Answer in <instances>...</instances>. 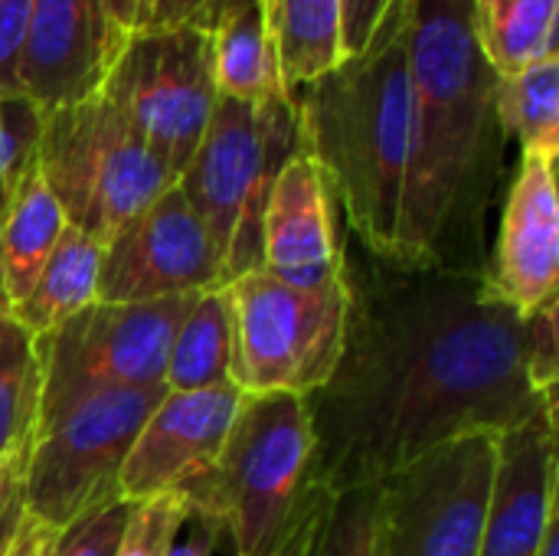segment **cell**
Wrapping results in <instances>:
<instances>
[{"label":"cell","instance_id":"6da1fadb","mask_svg":"<svg viewBox=\"0 0 559 556\" xmlns=\"http://www.w3.org/2000/svg\"><path fill=\"white\" fill-rule=\"evenodd\" d=\"M344 344L305 397L328 495L380 485L429 449L514 429L557 393L531 377V318L488 298L481 272L416 269L344 242Z\"/></svg>","mask_w":559,"mask_h":556},{"label":"cell","instance_id":"7a4b0ae2","mask_svg":"<svg viewBox=\"0 0 559 556\" xmlns=\"http://www.w3.org/2000/svg\"><path fill=\"white\" fill-rule=\"evenodd\" d=\"M508 134L472 0H409V151L393 262L485 272Z\"/></svg>","mask_w":559,"mask_h":556},{"label":"cell","instance_id":"3957f363","mask_svg":"<svg viewBox=\"0 0 559 556\" xmlns=\"http://www.w3.org/2000/svg\"><path fill=\"white\" fill-rule=\"evenodd\" d=\"M301 151L324 170L357 246L393 259L409 151V0L360 56L292 92Z\"/></svg>","mask_w":559,"mask_h":556},{"label":"cell","instance_id":"277c9868","mask_svg":"<svg viewBox=\"0 0 559 556\" xmlns=\"http://www.w3.org/2000/svg\"><path fill=\"white\" fill-rule=\"evenodd\" d=\"M177 495L219 524L236 556H298L328 492L305 397H242L213 465Z\"/></svg>","mask_w":559,"mask_h":556},{"label":"cell","instance_id":"5b68a950","mask_svg":"<svg viewBox=\"0 0 559 556\" xmlns=\"http://www.w3.org/2000/svg\"><path fill=\"white\" fill-rule=\"evenodd\" d=\"M301 151L292 95L259 105L219 98L177 187L200 216L223 282L262 269V216L282 164Z\"/></svg>","mask_w":559,"mask_h":556},{"label":"cell","instance_id":"8992f818","mask_svg":"<svg viewBox=\"0 0 559 556\" xmlns=\"http://www.w3.org/2000/svg\"><path fill=\"white\" fill-rule=\"evenodd\" d=\"M36 170L69 226L98 246L177 184V174L102 92L43 111Z\"/></svg>","mask_w":559,"mask_h":556},{"label":"cell","instance_id":"52a82bcc","mask_svg":"<svg viewBox=\"0 0 559 556\" xmlns=\"http://www.w3.org/2000/svg\"><path fill=\"white\" fill-rule=\"evenodd\" d=\"M167 387L98 390L39 419L23 472V511L62 534L95 508L118 501V472Z\"/></svg>","mask_w":559,"mask_h":556},{"label":"cell","instance_id":"ba28073f","mask_svg":"<svg viewBox=\"0 0 559 556\" xmlns=\"http://www.w3.org/2000/svg\"><path fill=\"white\" fill-rule=\"evenodd\" d=\"M233 311L229 380L242 397H311L337 367L350 292H301L255 269L226 282Z\"/></svg>","mask_w":559,"mask_h":556},{"label":"cell","instance_id":"9c48e42d","mask_svg":"<svg viewBox=\"0 0 559 556\" xmlns=\"http://www.w3.org/2000/svg\"><path fill=\"white\" fill-rule=\"evenodd\" d=\"M98 92L180 180L219 102L210 29L180 23L121 36Z\"/></svg>","mask_w":559,"mask_h":556},{"label":"cell","instance_id":"30bf717a","mask_svg":"<svg viewBox=\"0 0 559 556\" xmlns=\"http://www.w3.org/2000/svg\"><path fill=\"white\" fill-rule=\"evenodd\" d=\"M193 295L157 301H92L56 331L36 338L43 370V410L98 393L160 387L170 341Z\"/></svg>","mask_w":559,"mask_h":556},{"label":"cell","instance_id":"8fae6325","mask_svg":"<svg viewBox=\"0 0 559 556\" xmlns=\"http://www.w3.org/2000/svg\"><path fill=\"white\" fill-rule=\"evenodd\" d=\"M495 478V436L429 449L377 485L380 556H478Z\"/></svg>","mask_w":559,"mask_h":556},{"label":"cell","instance_id":"7c38bea8","mask_svg":"<svg viewBox=\"0 0 559 556\" xmlns=\"http://www.w3.org/2000/svg\"><path fill=\"white\" fill-rule=\"evenodd\" d=\"M219 285L223 265L177 184L102 246L98 301H157Z\"/></svg>","mask_w":559,"mask_h":556},{"label":"cell","instance_id":"4fadbf2b","mask_svg":"<svg viewBox=\"0 0 559 556\" xmlns=\"http://www.w3.org/2000/svg\"><path fill=\"white\" fill-rule=\"evenodd\" d=\"M239 403L242 393L233 380L206 390H167L124 456L118 472V498H157L180 492L203 475L219 456Z\"/></svg>","mask_w":559,"mask_h":556},{"label":"cell","instance_id":"5bb4252c","mask_svg":"<svg viewBox=\"0 0 559 556\" xmlns=\"http://www.w3.org/2000/svg\"><path fill=\"white\" fill-rule=\"evenodd\" d=\"M262 272L301 292H344V239L324 170L292 154L275 174L262 216Z\"/></svg>","mask_w":559,"mask_h":556},{"label":"cell","instance_id":"9a60e30c","mask_svg":"<svg viewBox=\"0 0 559 556\" xmlns=\"http://www.w3.org/2000/svg\"><path fill=\"white\" fill-rule=\"evenodd\" d=\"M481 275L488 298L518 315H531L557 298L559 200L554 161L521 154Z\"/></svg>","mask_w":559,"mask_h":556},{"label":"cell","instance_id":"2e32d148","mask_svg":"<svg viewBox=\"0 0 559 556\" xmlns=\"http://www.w3.org/2000/svg\"><path fill=\"white\" fill-rule=\"evenodd\" d=\"M557 514V410H544L495 436V478L478 556H537Z\"/></svg>","mask_w":559,"mask_h":556},{"label":"cell","instance_id":"e0dca14e","mask_svg":"<svg viewBox=\"0 0 559 556\" xmlns=\"http://www.w3.org/2000/svg\"><path fill=\"white\" fill-rule=\"evenodd\" d=\"M118 43L121 36L102 0H33L20 56V95L39 111L95 95Z\"/></svg>","mask_w":559,"mask_h":556},{"label":"cell","instance_id":"ac0fdd59","mask_svg":"<svg viewBox=\"0 0 559 556\" xmlns=\"http://www.w3.org/2000/svg\"><path fill=\"white\" fill-rule=\"evenodd\" d=\"M203 26L210 29L219 98L259 105L288 95L278 79L265 0H219Z\"/></svg>","mask_w":559,"mask_h":556},{"label":"cell","instance_id":"d6986e66","mask_svg":"<svg viewBox=\"0 0 559 556\" xmlns=\"http://www.w3.org/2000/svg\"><path fill=\"white\" fill-rule=\"evenodd\" d=\"M66 226L69 220L33 157L0 203V308L10 311L26 298Z\"/></svg>","mask_w":559,"mask_h":556},{"label":"cell","instance_id":"ffe728a7","mask_svg":"<svg viewBox=\"0 0 559 556\" xmlns=\"http://www.w3.org/2000/svg\"><path fill=\"white\" fill-rule=\"evenodd\" d=\"M43 410V370L36 338L0 308V478L26 472Z\"/></svg>","mask_w":559,"mask_h":556},{"label":"cell","instance_id":"44dd1931","mask_svg":"<svg viewBox=\"0 0 559 556\" xmlns=\"http://www.w3.org/2000/svg\"><path fill=\"white\" fill-rule=\"evenodd\" d=\"M98 272L102 246L88 233L66 226L33 288L16 308H10V315L33 338H43L82 308H88L92 301H98Z\"/></svg>","mask_w":559,"mask_h":556},{"label":"cell","instance_id":"7402d4cb","mask_svg":"<svg viewBox=\"0 0 559 556\" xmlns=\"http://www.w3.org/2000/svg\"><path fill=\"white\" fill-rule=\"evenodd\" d=\"M265 16L288 95L344 62L341 0H265Z\"/></svg>","mask_w":559,"mask_h":556},{"label":"cell","instance_id":"603a6c76","mask_svg":"<svg viewBox=\"0 0 559 556\" xmlns=\"http://www.w3.org/2000/svg\"><path fill=\"white\" fill-rule=\"evenodd\" d=\"M233 367V311L226 285L197 292L170 341L164 387L167 390H206L229 383Z\"/></svg>","mask_w":559,"mask_h":556},{"label":"cell","instance_id":"cb8c5ba5","mask_svg":"<svg viewBox=\"0 0 559 556\" xmlns=\"http://www.w3.org/2000/svg\"><path fill=\"white\" fill-rule=\"evenodd\" d=\"M559 0H472L481 56L498 75L557 56Z\"/></svg>","mask_w":559,"mask_h":556},{"label":"cell","instance_id":"d4e9b609","mask_svg":"<svg viewBox=\"0 0 559 556\" xmlns=\"http://www.w3.org/2000/svg\"><path fill=\"white\" fill-rule=\"evenodd\" d=\"M498 121L521 154L557 164L559 154V56L521 72L498 75Z\"/></svg>","mask_w":559,"mask_h":556},{"label":"cell","instance_id":"484cf974","mask_svg":"<svg viewBox=\"0 0 559 556\" xmlns=\"http://www.w3.org/2000/svg\"><path fill=\"white\" fill-rule=\"evenodd\" d=\"M377 485L328 495L298 556H380Z\"/></svg>","mask_w":559,"mask_h":556},{"label":"cell","instance_id":"4316f807","mask_svg":"<svg viewBox=\"0 0 559 556\" xmlns=\"http://www.w3.org/2000/svg\"><path fill=\"white\" fill-rule=\"evenodd\" d=\"M187 514H190V505L177 492L131 501V514H128L115 556H167Z\"/></svg>","mask_w":559,"mask_h":556},{"label":"cell","instance_id":"83f0119b","mask_svg":"<svg viewBox=\"0 0 559 556\" xmlns=\"http://www.w3.org/2000/svg\"><path fill=\"white\" fill-rule=\"evenodd\" d=\"M43 111L23 98H0V203L36 157Z\"/></svg>","mask_w":559,"mask_h":556},{"label":"cell","instance_id":"f1b7e54d","mask_svg":"<svg viewBox=\"0 0 559 556\" xmlns=\"http://www.w3.org/2000/svg\"><path fill=\"white\" fill-rule=\"evenodd\" d=\"M131 514V501H111L105 508H95L72 528H66L43 556H115L124 524Z\"/></svg>","mask_w":559,"mask_h":556},{"label":"cell","instance_id":"f546056e","mask_svg":"<svg viewBox=\"0 0 559 556\" xmlns=\"http://www.w3.org/2000/svg\"><path fill=\"white\" fill-rule=\"evenodd\" d=\"M33 0H0V98L20 95V56Z\"/></svg>","mask_w":559,"mask_h":556},{"label":"cell","instance_id":"4dcf8cb0","mask_svg":"<svg viewBox=\"0 0 559 556\" xmlns=\"http://www.w3.org/2000/svg\"><path fill=\"white\" fill-rule=\"evenodd\" d=\"M400 0H341V39H344V59L360 56L370 39L380 33L383 20Z\"/></svg>","mask_w":559,"mask_h":556},{"label":"cell","instance_id":"1f68e13d","mask_svg":"<svg viewBox=\"0 0 559 556\" xmlns=\"http://www.w3.org/2000/svg\"><path fill=\"white\" fill-rule=\"evenodd\" d=\"M219 537H223V531H219L216 521H210L206 514L190 511L187 521L180 524V531H177L167 556H213Z\"/></svg>","mask_w":559,"mask_h":556},{"label":"cell","instance_id":"d6a6232c","mask_svg":"<svg viewBox=\"0 0 559 556\" xmlns=\"http://www.w3.org/2000/svg\"><path fill=\"white\" fill-rule=\"evenodd\" d=\"M219 0H154L147 26H180V23H206Z\"/></svg>","mask_w":559,"mask_h":556},{"label":"cell","instance_id":"836d02e7","mask_svg":"<svg viewBox=\"0 0 559 556\" xmlns=\"http://www.w3.org/2000/svg\"><path fill=\"white\" fill-rule=\"evenodd\" d=\"M23 524V482L0 478V556H7Z\"/></svg>","mask_w":559,"mask_h":556},{"label":"cell","instance_id":"e575fe53","mask_svg":"<svg viewBox=\"0 0 559 556\" xmlns=\"http://www.w3.org/2000/svg\"><path fill=\"white\" fill-rule=\"evenodd\" d=\"M102 7H105V13L111 20L115 33L118 36H128V33L147 26L154 0H102Z\"/></svg>","mask_w":559,"mask_h":556},{"label":"cell","instance_id":"d590c367","mask_svg":"<svg viewBox=\"0 0 559 556\" xmlns=\"http://www.w3.org/2000/svg\"><path fill=\"white\" fill-rule=\"evenodd\" d=\"M56 537L59 534H49L46 528H39L36 521H29L26 511H23V524H20V531H16V537H13L7 556H43Z\"/></svg>","mask_w":559,"mask_h":556},{"label":"cell","instance_id":"8d00e7d4","mask_svg":"<svg viewBox=\"0 0 559 556\" xmlns=\"http://www.w3.org/2000/svg\"><path fill=\"white\" fill-rule=\"evenodd\" d=\"M537 556H559V514L554 518V524L547 528V537H544L540 554Z\"/></svg>","mask_w":559,"mask_h":556}]
</instances>
